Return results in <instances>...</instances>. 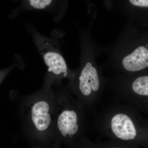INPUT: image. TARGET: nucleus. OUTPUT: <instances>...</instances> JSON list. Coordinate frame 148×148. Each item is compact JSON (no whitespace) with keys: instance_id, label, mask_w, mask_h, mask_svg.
<instances>
[{"instance_id":"8","label":"nucleus","mask_w":148,"mask_h":148,"mask_svg":"<svg viewBox=\"0 0 148 148\" xmlns=\"http://www.w3.org/2000/svg\"><path fill=\"white\" fill-rule=\"evenodd\" d=\"M49 110L48 104L44 101L37 102L32 107V119L38 130L43 131L49 126L51 121Z\"/></svg>"},{"instance_id":"2","label":"nucleus","mask_w":148,"mask_h":148,"mask_svg":"<svg viewBox=\"0 0 148 148\" xmlns=\"http://www.w3.org/2000/svg\"><path fill=\"white\" fill-rule=\"evenodd\" d=\"M108 65L116 74H130L148 70V32L130 25L124 29L108 51Z\"/></svg>"},{"instance_id":"4","label":"nucleus","mask_w":148,"mask_h":148,"mask_svg":"<svg viewBox=\"0 0 148 148\" xmlns=\"http://www.w3.org/2000/svg\"><path fill=\"white\" fill-rule=\"evenodd\" d=\"M107 80L116 102L126 103L148 117V70L134 74H116Z\"/></svg>"},{"instance_id":"9","label":"nucleus","mask_w":148,"mask_h":148,"mask_svg":"<svg viewBox=\"0 0 148 148\" xmlns=\"http://www.w3.org/2000/svg\"><path fill=\"white\" fill-rule=\"evenodd\" d=\"M85 148H142L138 146L130 145L126 143L116 142L113 140L103 143H94L88 142Z\"/></svg>"},{"instance_id":"1","label":"nucleus","mask_w":148,"mask_h":148,"mask_svg":"<svg viewBox=\"0 0 148 148\" xmlns=\"http://www.w3.org/2000/svg\"><path fill=\"white\" fill-rule=\"evenodd\" d=\"M97 121L98 129L110 140L148 148V119L130 105L112 103Z\"/></svg>"},{"instance_id":"7","label":"nucleus","mask_w":148,"mask_h":148,"mask_svg":"<svg viewBox=\"0 0 148 148\" xmlns=\"http://www.w3.org/2000/svg\"><path fill=\"white\" fill-rule=\"evenodd\" d=\"M79 117L75 111L66 110L58 116L57 125L64 137L72 138L76 135L79 130Z\"/></svg>"},{"instance_id":"10","label":"nucleus","mask_w":148,"mask_h":148,"mask_svg":"<svg viewBox=\"0 0 148 148\" xmlns=\"http://www.w3.org/2000/svg\"><path fill=\"white\" fill-rule=\"evenodd\" d=\"M26 3L28 8L44 10L51 8L55 1L50 0H30L26 1Z\"/></svg>"},{"instance_id":"3","label":"nucleus","mask_w":148,"mask_h":148,"mask_svg":"<svg viewBox=\"0 0 148 148\" xmlns=\"http://www.w3.org/2000/svg\"><path fill=\"white\" fill-rule=\"evenodd\" d=\"M99 51L89 33L83 32L79 67L73 79L78 92L92 108L99 101L106 86V79L96 61Z\"/></svg>"},{"instance_id":"5","label":"nucleus","mask_w":148,"mask_h":148,"mask_svg":"<svg viewBox=\"0 0 148 148\" xmlns=\"http://www.w3.org/2000/svg\"><path fill=\"white\" fill-rule=\"evenodd\" d=\"M31 32L34 42L48 71L65 78L70 75L71 71L55 42L42 35L33 28L31 29Z\"/></svg>"},{"instance_id":"6","label":"nucleus","mask_w":148,"mask_h":148,"mask_svg":"<svg viewBox=\"0 0 148 148\" xmlns=\"http://www.w3.org/2000/svg\"><path fill=\"white\" fill-rule=\"evenodd\" d=\"M119 3L121 11L132 22L148 27V0H128Z\"/></svg>"}]
</instances>
